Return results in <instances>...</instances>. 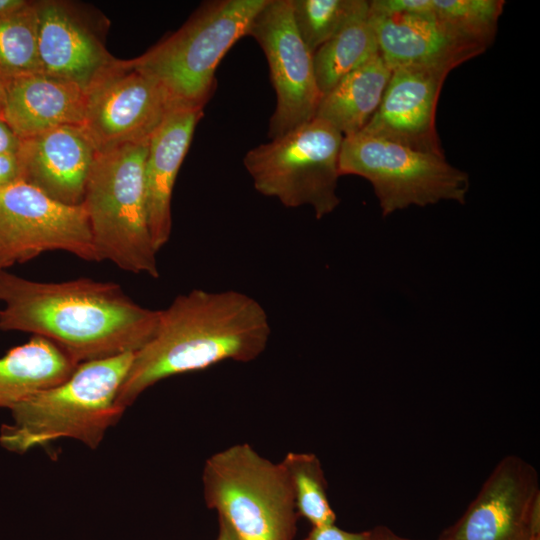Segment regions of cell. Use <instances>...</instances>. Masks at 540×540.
I'll use <instances>...</instances> for the list:
<instances>
[{
	"mask_svg": "<svg viewBox=\"0 0 540 540\" xmlns=\"http://www.w3.org/2000/svg\"><path fill=\"white\" fill-rule=\"evenodd\" d=\"M16 154L22 180L61 203L82 205L97 152L80 126L22 138Z\"/></svg>",
	"mask_w": 540,
	"mask_h": 540,
	"instance_id": "cell-15",
	"label": "cell"
},
{
	"mask_svg": "<svg viewBox=\"0 0 540 540\" xmlns=\"http://www.w3.org/2000/svg\"><path fill=\"white\" fill-rule=\"evenodd\" d=\"M531 540H540V536H534Z\"/></svg>",
	"mask_w": 540,
	"mask_h": 540,
	"instance_id": "cell-34",
	"label": "cell"
},
{
	"mask_svg": "<svg viewBox=\"0 0 540 540\" xmlns=\"http://www.w3.org/2000/svg\"><path fill=\"white\" fill-rule=\"evenodd\" d=\"M3 85V120L20 139L82 124L85 89L76 83L36 73Z\"/></svg>",
	"mask_w": 540,
	"mask_h": 540,
	"instance_id": "cell-18",
	"label": "cell"
},
{
	"mask_svg": "<svg viewBox=\"0 0 540 540\" xmlns=\"http://www.w3.org/2000/svg\"><path fill=\"white\" fill-rule=\"evenodd\" d=\"M267 0L206 2L184 25L143 55L136 66L154 78L176 108L203 109L215 89V71Z\"/></svg>",
	"mask_w": 540,
	"mask_h": 540,
	"instance_id": "cell-6",
	"label": "cell"
},
{
	"mask_svg": "<svg viewBox=\"0 0 540 540\" xmlns=\"http://www.w3.org/2000/svg\"><path fill=\"white\" fill-rule=\"evenodd\" d=\"M366 540H411L401 537L386 526H376L368 530Z\"/></svg>",
	"mask_w": 540,
	"mask_h": 540,
	"instance_id": "cell-30",
	"label": "cell"
},
{
	"mask_svg": "<svg viewBox=\"0 0 540 540\" xmlns=\"http://www.w3.org/2000/svg\"><path fill=\"white\" fill-rule=\"evenodd\" d=\"M202 486L206 506L243 540H294L300 517L281 462L234 444L207 458Z\"/></svg>",
	"mask_w": 540,
	"mask_h": 540,
	"instance_id": "cell-5",
	"label": "cell"
},
{
	"mask_svg": "<svg viewBox=\"0 0 540 540\" xmlns=\"http://www.w3.org/2000/svg\"><path fill=\"white\" fill-rule=\"evenodd\" d=\"M451 71L441 66L392 70L377 110L361 131L414 149L444 154L436 130V109Z\"/></svg>",
	"mask_w": 540,
	"mask_h": 540,
	"instance_id": "cell-13",
	"label": "cell"
},
{
	"mask_svg": "<svg viewBox=\"0 0 540 540\" xmlns=\"http://www.w3.org/2000/svg\"><path fill=\"white\" fill-rule=\"evenodd\" d=\"M38 55L43 74L86 89L114 58L75 4L36 1Z\"/></svg>",
	"mask_w": 540,
	"mask_h": 540,
	"instance_id": "cell-14",
	"label": "cell"
},
{
	"mask_svg": "<svg viewBox=\"0 0 540 540\" xmlns=\"http://www.w3.org/2000/svg\"><path fill=\"white\" fill-rule=\"evenodd\" d=\"M3 106H4V85L0 81V119L3 120Z\"/></svg>",
	"mask_w": 540,
	"mask_h": 540,
	"instance_id": "cell-33",
	"label": "cell"
},
{
	"mask_svg": "<svg viewBox=\"0 0 540 540\" xmlns=\"http://www.w3.org/2000/svg\"><path fill=\"white\" fill-rule=\"evenodd\" d=\"M0 302V330L43 337L77 363L136 352L159 316L114 282H39L6 270L0 271Z\"/></svg>",
	"mask_w": 540,
	"mask_h": 540,
	"instance_id": "cell-1",
	"label": "cell"
},
{
	"mask_svg": "<svg viewBox=\"0 0 540 540\" xmlns=\"http://www.w3.org/2000/svg\"><path fill=\"white\" fill-rule=\"evenodd\" d=\"M60 250L98 262L83 205L61 203L20 179L0 188V268Z\"/></svg>",
	"mask_w": 540,
	"mask_h": 540,
	"instance_id": "cell-10",
	"label": "cell"
},
{
	"mask_svg": "<svg viewBox=\"0 0 540 540\" xmlns=\"http://www.w3.org/2000/svg\"><path fill=\"white\" fill-rule=\"evenodd\" d=\"M268 315L253 297L235 290L193 289L159 310L152 337L134 353L118 394L126 409L154 384L232 360L247 363L266 349Z\"/></svg>",
	"mask_w": 540,
	"mask_h": 540,
	"instance_id": "cell-2",
	"label": "cell"
},
{
	"mask_svg": "<svg viewBox=\"0 0 540 540\" xmlns=\"http://www.w3.org/2000/svg\"><path fill=\"white\" fill-rule=\"evenodd\" d=\"M343 135L313 118L291 132L249 150L244 166L255 189L284 206L308 205L320 219L335 210Z\"/></svg>",
	"mask_w": 540,
	"mask_h": 540,
	"instance_id": "cell-7",
	"label": "cell"
},
{
	"mask_svg": "<svg viewBox=\"0 0 540 540\" xmlns=\"http://www.w3.org/2000/svg\"><path fill=\"white\" fill-rule=\"evenodd\" d=\"M202 116L203 109L176 108L149 140L145 162L146 209L150 236L157 252L171 236L174 184Z\"/></svg>",
	"mask_w": 540,
	"mask_h": 540,
	"instance_id": "cell-17",
	"label": "cell"
},
{
	"mask_svg": "<svg viewBox=\"0 0 540 540\" xmlns=\"http://www.w3.org/2000/svg\"><path fill=\"white\" fill-rule=\"evenodd\" d=\"M534 536H540L538 474L522 458L509 455L438 540H531Z\"/></svg>",
	"mask_w": 540,
	"mask_h": 540,
	"instance_id": "cell-12",
	"label": "cell"
},
{
	"mask_svg": "<svg viewBox=\"0 0 540 540\" xmlns=\"http://www.w3.org/2000/svg\"><path fill=\"white\" fill-rule=\"evenodd\" d=\"M378 54L369 1L361 0L339 31L313 54L315 78L321 97Z\"/></svg>",
	"mask_w": 540,
	"mask_h": 540,
	"instance_id": "cell-21",
	"label": "cell"
},
{
	"mask_svg": "<svg viewBox=\"0 0 540 540\" xmlns=\"http://www.w3.org/2000/svg\"><path fill=\"white\" fill-rule=\"evenodd\" d=\"M30 2L27 0H0V19L24 9Z\"/></svg>",
	"mask_w": 540,
	"mask_h": 540,
	"instance_id": "cell-31",
	"label": "cell"
},
{
	"mask_svg": "<svg viewBox=\"0 0 540 540\" xmlns=\"http://www.w3.org/2000/svg\"><path fill=\"white\" fill-rule=\"evenodd\" d=\"M378 51L390 70L407 66L455 69L486 48L431 14L382 15L369 11Z\"/></svg>",
	"mask_w": 540,
	"mask_h": 540,
	"instance_id": "cell-16",
	"label": "cell"
},
{
	"mask_svg": "<svg viewBox=\"0 0 540 540\" xmlns=\"http://www.w3.org/2000/svg\"><path fill=\"white\" fill-rule=\"evenodd\" d=\"M367 531L349 532L340 529L335 524L311 527L303 540H366Z\"/></svg>",
	"mask_w": 540,
	"mask_h": 540,
	"instance_id": "cell-27",
	"label": "cell"
},
{
	"mask_svg": "<svg viewBox=\"0 0 540 540\" xmlns=\"http://www.w3.org/2000/svg\"><path fill=\"white\" fill-rule=\"evenodd\" d=\"M43 73L37 42L36 1L0 19V81Z\"/></svg>",
	"mask_w": 540,
	"mask_h": 540,
	"instance_id": "cell-23",
	"label": "cell"
},
{
	"mask_svg": "<svg viewBox=\"0 0 540 540\" xmlns=\"http://www.w3.org/2000/svg\"><path fill=\"white\" fill-rule=\"evenodd\" d=\"M292 487L296 510L311 527L335 524L328 483L320 459L313 453L288 452L280 461Z\"/></svg>",
	"mask_w": 540,
	"mask_h": 540,
	"instance_id": "cell-22",
	"label": "cell"
},
{
	"mask_svg": "<svg viewBox=\"0 0 540 540\" xmlns=\"http://www.w3.org/2000/svg\"><path fill=\"white\" fill-rule=\"evenodd\" d=\"M176 109L161 85L131 60L115 59L85 89L80 127L97 153L149 142Z\"/></svg>",
	"mask_w": 540,
	"mask_h": 540,
	"instance_id": "cell-9",
	"label": "cell"
},
{
	"mask_svg": "<svg viewBox=\"0 0 540 540\" xmlns=\"http://www.w3.org/2000/svg\"><path fill=\"white\" fill-rule=\"evenodd\" d=\"M134 353L81 362L62 382L17 403L13 423L1 428V445L18 454L62 438L98 447L125 411L117 399Z\"/></svg>",
	"mask_w": 540,
	"mask_h": 540,
	"instance_id": "cell-3",
	"label": "cell"
},
{
	"mask_svg": "<svg viewBox=\"0 0 540 540\" xmlns=\"http://www.w3.org/2000/svg\"><path fill=\"white\" fill-rule=\"evenodd\" d=\"M21 179L20 164L16 153L0 154V188Z\"/></svg>",
	"mask_w": 540,
	"mask_h": 540,
	"instance_id": "cell-28",
	"label": "cell"
},
{
	"mask_svg": "<svg viewBox=\"0 0 540 540\" xmlns=\"http://www.w3.org/2000/svg\"><path fill=\"white\" fill-rule=\"evenodd\" d=\"M247 36L258 42L269 65L276 107L268 135L275 139L315 118L321 93L313 54L297 32L290 0H267L249 25Z\"/></svg>",
	"mask_w": 540,
	"mask_h": 540,
	"instance_id": "cell-11",
	"label": "cell"
},
{
	"mask_svg": "<svg viewBox=\"0 0 540 540\" xmlns=\"http://www.w3.org/2000/svg\"><path fill=\"white\" fill-rule=\"evenodd\" d=\"M390 76V68L376 55L321 97L315 117L343 137L358 133L377 110Z\"/></svg>",
	"mask_w": 540,
	"mask_h": 540,
	"instance_id": "cell-20",
	"label": "cell"
},
{
	"mask_svg": "<svg viewBox=\"0 0 540 540\" xmlns=\"http://www.w3.org/2000/svg\"><path fill=\"white\" fill-rule=\"evenodd\" d=\"M290 1L297 32L312 54L339 31L361 3V0Z\"/></svg>",
	"mask_w": 540,
	"mask_h": 540,
	"instance_id": "cell-25",
	"label": "cell"
},
{
	"mask_svg": "<svg viewBox=\"0 0 540 540\" xmlns=\"http://www.w3.org/2000/svg\"><path fill=\"white\" fill-rule=\"evenodd\" d=\"M148 144H127L97 153L82 205L98 262L108 260L121 270L158 278V252L146 209Z\"/></svg>",
	"mask_w": 540,
	"mask_h": 540,
	"instance_id": "cell-4",
	"label": "cell"
},
{
	"mask_svg": "<svg viewBox=\"0 0 540 540\" xmlns=\"http://www.w3.org/2000/svg\"><path fill=\"white\" fill-rule=\"evenodd\" d=\"M218 535L216 540H243L240 538L233 529L223 520L218 519Z\"/></svg>",
	"mask_w": 540,
	"mask_h": 540,
	"instance_id": "cell-32",
	"label": "cell"
},
{
	"mask_svg": "<svg viewBox=\"0 0 540 540\" xmlns=\"http://www.w3.org/2000/svg\"><path fill=\"white\" fill-rule=\"evenodd\" d=\"M369 11L382 15L431 14L433 0H372Z\"/></svg>",
	"mask_w": 540,
	"mask_h": 540,
	"instance_id": "cell-26",
	"label": "cell"
},
{
	"mask_svg": "<svg viewBox=\"0 0 540 540\" xmlns=\"http://www.w3.org/2000/svg\"><path fill=\"white\" fill-rule=\"evenodd\" d=\"M1 270H2V269L0 268V271H1Z\"/></svg>",
	"mask_w": 540,
	"mask_h": 540,
	"instance_id": "cell-35",
	"label": "cell"
},
{
	"mask_svg": "<svg viewBox=\"0 0 540 540\" xmlns=\"http://www.w3.org/2000/svg\"><path fill=\"white\" fill-rule=\"evenodd\" d=\"M78 364L56 344L32 336L0 357V408L11 409L35 392L62 382Z\"/></svg>",
	"mask_w": 540,
	"mask_h": 540,
	"instance_id": "cell-19",
	"label": "cell"
},
{
	"mask_svg": "<svg viewBox=\"0 0 540 540\" xmlns=\"http://www.w3.org/2000/svg\"><path fill=\"white\" fill-rule=\"evenodd\" d=\"M21 139L9 127V125L0 119V154L17 153Z\"/></svg>",
	"mask_w": 540,
	"mask_h": 540,
	"instance_id": "cell-29",
	"label": "cell"
},
{
	"mask_svg": "<svg viewBox=\"0 0 540 540\" xmlns=\"http://www.w3.org/2000/svg\"><path fill=\"white\" fill-rule=\"evenodd\" d=\"M340 175H357L373 186L383 216L409 206L440 201L464 204L469 189L466 172L444 154L411 148L363 131L343 137Z\"/></svg>",
	"mask_w": 540,
	"mask_h": 540,
	"instance_id": "cell-8",
	"label": "cell"
},
{
	"mask_svg": "<svg viewBox=\"0 0 540 540\" xmlns=\"http://www.w3.org/2000/svg\"><path fill=\"white\" fill-rule=\"evenodd\" d=\"M503 0H433L437 19L486 49L493 43Z\"/></svg>",
	"mask_w": 540,
	"mask_h": 540,
	"instance_id": "cell-24",
	"label": "cell"
}]
</instances>
